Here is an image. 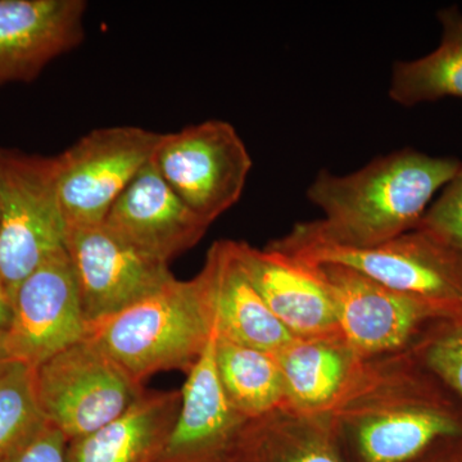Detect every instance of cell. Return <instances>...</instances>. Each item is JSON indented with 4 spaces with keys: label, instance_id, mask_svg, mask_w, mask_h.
<instances>
[{
    "label": "cell",
    "instance_id": "obj_1",
    "mask_svg": "<svg viewBox=\"0 0 462 462\" xmlns=\"http://www.w3.org/2000/svg\"><path fill=\"white\" fill-rule=\"evenodd\" d=\"M329 413L346 462H413L462 438V401L410 349L361 361Z\"/></svg>",
    "mask_w": 462,
    "mask_h": 462
},
{
    "label": "cell",
    "instance_id": "obj_2",
    "mask_svg": "<svg viewBox=\"0 0 462 462\" xmlns=\"http://www.w3.org/2000/svg\"><path fill=\"white\" fill-rule=\"evenodd\" d=\"M461 161L406 148L338 176L321 170L307 199L322 218L294 225L289 236L349 248H370L419 226L438 190L455 178Z\"/></svg>",
    "mask_w": 462,
    "mask_h": 462
},
{
    "label": "cell",
    "instance_id": "obj_3",
    "mask_svg": "<svg viewBox=\"0 0 462 462\" xmlns=\"http://www.w3.org/2000/svg\"><path fill=\"white\" fill-rule=\"evenodd\" d=\"M205 282L173 279L156 293L117 314L88 325L89 340L144 385L154 374H188L214 337Z\"/></svg>",
    "mask_w": 462,
    "mask_h": 462
},
{
    "label": "cell",
    "instance_id": "obj_4",
    "mask_svg": "<svg viewBox=\"0 0 462 462\" xmlns=\"http://www.w3.org/2000/svg\"><path fill=\"white\" fill-rule=\"evenodd\" d=\"M267 248L310 264H342L462 320V249L415 229L370 248H349L287 236Z\"/></svg>",
    "mask_w": 462,
    "mask_h": 462
},
{
    "label": "cell",
    "instance_id": "obj_5",
    "mask_svg": "<svg viewBox=\"0 0 462 462\" xmlns=\"http://www.w3.org/2000/svg\"><path fill=\"white\" fill-rule=\"evenodd\" d=\"M66 231L54 157L0 149V282L9 300L30 273L65 248Z\"/></svg>",
    "mask_w": 462,
    "mask_h": 462
},
{
    "label": "cell",
    "instance_id": "obj_6",
    "mask_svg": "<svg viewBox=\"0 0 462 462\" xmlns=\"http://www.w3.org/2000/svg\"><path fill=\"white\" fill-rule=\"evenodd\" d=\"M35 392L42 418L71 440L123 415L145 389L83 339L36 367Z\"/></svg>",
    "mask_w": 462,
    "mask_h": 462
},
{
    "label": "cell",
    "instance_id": "obj_7",
    "mask_svg": "<svg viewBox=\"0 0 462 462\" xmlns=\"http://www.w3.org/2000/svg\"><path fill=\"white\" fill-rule=\"evenodd\" d=\"M162 135L143 127H105L54 157L67 227L105 223L118 197L153 160Z\"/></svg>",
    "mask_w": 462,
    "mask_h": 462
},
{
    "label": "cell",
    "instance_id": "obj_8",
    "mask_svg": "<svg viewBox=\"0 0 462 462\" xmlns=\"http://www.w3.org/2000/svg\"><path fill=\"white\" fill-rule=\"evenodd\" d=\"M153 162L182 202L209 225L238 202L252 169L245 142L224 120L163 134Z\"/></svg>",
    "mask_w": 462,
    "mask_h": 462
},
{
    "label": "cell",
    "instance_id": "obj_9",
    "mask_svg": "<svg viewBox=\"0 0 462 462\" xmlns=\"http://www.w3.org/2000/svg\"><path fill=\"white\" fill-rule=\"evenodd\" d=\"M329 289L340 334L361 360L406 351L428 328L454 320L422 298L380 284L342 264H312Z\"/></svg>",
    "mask_w": 462,
    "mask_h": 462
},
{
    "label": "cell",
    "instance_id": "obj_10",
    "mask_svg": "<svg viewBox=\"0 0 462 462\" xmlns=\"http://www.w3.org/2000/svg\"><path fill=\"white\" fill-rule=\"evenodd\" d=\"M65 249L88 325L123 311L175 279L169 263L143 254L105 223L67 227Z\"/></svg>",
    "mask_w": 462,
    "mask_h": 462
},
{
    "label": "cell",
    "instance_id": "obj_11",
    "mask_svg": "<svg viewBox=\"0 0 462 462\" xmlns=\"http://www.w3.org/2000/svg\"><path fill=\"white\" fill-rule=\"evenodd\" d=\"M5 331L11 361L36 369L87 336L74 269L60 249L18 285Z\"/></svg>",
    "mask_w": 462,
    "mask_h": 462
},
{
    "label": "cell",
    "instance_id": "obj_12",
    "mask_svg": "<svg viewBox=\"0 0 462 462\" xmlns=\"http://www.w3.org/2000/svg\"><path fill=\"white\" fill-rule=\"evenodd\" d=\"M234 251L249 282L294 338L342 337L333 298L315 266L245 242H234Z\"/></svg>",
    "mask_w": 462,
    "mask_h": 462
},
{
    "label": "cell",
    "instance_id": "obj_13",
    "mask_svg": "<svg viewBox=\"0 0 462 462\" xmlns=\"http://www.w3.org/2000/svg\"><path fill=\"white\" fill-rule=\"evenodd\" d=\"M105 224L143 254L165 263L199 245L209 226L167 184L153 160L118 197Z\"/></svg>",
    "mask_w": 462,
    "mask_h": 462
},
{
    "label": "cell",
    "instance_id": "obj_14",
    "mask_svg": "<svg viewBox=\"0 0 462 462\" xmlns=\"http://www.w3.org/2000/svg\"><path fill=\"white\" fill-rule=\"evenodd\" d=\"M83 0H0V85L32 81L84 38Z\"/></svg>",
    "mask_w": 462,
    "mask_h": 462
},
{
    "label": "cell",
    "instance_id": "obj_15",
    "mask_svg": "<svg viewBox=\"0 0 462 462\" xmlns=\"http://www.w3.org/2000/svg\"><path fill=\"white\" fill-rule=\"evenodd\" d=\"M215 333L188 374L180 412L153 462H233L245 419L227 403L214 360Z\"/></svg>",
    "mask_w": 462,
    "mask_h": 462
},
{
    "label": "cell",
    "instance_id": "obj_16",
    "mask_svg": "<svg viewBox=\"0 0 462 462\" xmlns=\"http://www.w3.org/2000/svg\"><path fill=\"white\" fill-rule=\"evenodd\" d=\"M199 275L205 282L218 338L273 355L294 339L243 272L234 240H218L211 245Z\"/></svg>",
    "mask_w": 462,
    "mask_h": 462
},
{
    "label": "cell",
    "instance_id": "obj_17",
    "mask_svg": "<svg viewBox=\"0 0 462 462\" xmlns=\"http://www.w3.org/2000/svg\"><path fill=\"white\" fill-rule=\"evenodd\" d=\"M182 402L181 391H145L123 415L69 440L66 462H153Z\"/></svg>",
    "mask_w": 462,
    "mask_h": 462
},
{
    "label": "cell",
    "instance_id": "obj_18",
    "mask_svg": "<svg viewBox=\"0 0 462 462\" xmlns=\"http://www.w3.org/2000/svg\"><path fill=\"white\" fill-rule=\"evenodd\" d=\"M233 462H346L329 412L285 406L247 420Z\"/></svg>",
    "mask_w": 462,
    "mask_h": 462
},
{
    "label": "cell",
    "instance_id": "obj_19",
    "mask_svg": "<svg viewBox=\"0 0 462 462\" xmlns=\"http://www.w3.org/2000/svg\"><path fill=\"white\" fill-rule=\"evenodd\" d=\"M281 366L288 406L307 413L329 412L361 358L339 338H294L273 355Z\"/></svg>",
    "mask_w": 462,
    "mask_h": 462
},
{
    "label": "cell",
    "instance_id": "obj_20",
    "mask_svg": "<svg viewBox=\"0 0 462 462\" xmlns=\"http://www.w3.org/2000/svg\"><path fill=\"white\" fill-rule=\"evenodd\" d=\"M214 360L227 403L245 420L288 406L284 376L273 354L218 338L215 331Z\"/></svg>",
    "mask_w": 462,
    "mask_h": 462
},
{
    "label": "cell",
    "instance_id": "obj_21",
    "mask_svg": "<svg viewBox=\"0 0 462 462\" xmlns=\"http://www.w3.org/2000/svg\"><path fill=\"white\" fill-rule=\"evenodd\" d=\"M442 39L436 51L413 60L397 62L389 97L403 107L445 98L462 99V14L456 5L440 9Z\"/></svg>",
    "mask_w": 462,
    "mask_h": 462
},
{
    "label": "cell",
    "instance_id": "obj_22",
    "mask_svg": "<svg viewBox=\"0 0 462 462\" xmlns=\"http://www.w3.org/2000/svg\"><path fill=\"white\" fill-rule=\"evenodd\" d=\"M35 392V369L11 361L0 369V460L44 424Z\"/></svg>",
    "mask_w": 462,
    "mask_h": 462
},
{
    "label": "cell",
    "instance_id": "obj_23",
    "mask_svg": "<svg viewBox=\"0 0 462 462\" xmlns=\"http://www.w3.org/2000/svg\"><path fill=\"white\" fill-rule=\"evenodd\" d=\"M409 349L462 401V320L436 322Z\"/></svg>",
    "mask_w": 462,
    "mask_h": 462
},
{
    "label": "cell",
    "instance_id": "obj_24",
    "mask_svg": "<svg viewBox=\"0 0 462 462\" xmlns=\"http://www.w3.org/2000/svg\"><path fill=\"white\" fill-rule=\"evenodd\" d=\"M416 229L428 231L462 249V163L439 199L430 205Z\"/></svg>",
    "mask_w": 462,
    "mask_h": 462
},
{
    "label": "cell",
    "instance_id": "obj_25",
    "mask_svg": "<svg viewBox=\"0 0 462 462\" xmlns=\"http://www.w3.org/2000/svg\"><path fill=\"white\" fill-rule=\"evenodd\" d=\"M67 442L57 428L45 421L0 462H66Z\"/></svg>",
    "mask_w": 462,
    "mask_h": 462
},
{
    "label": "cell",
    "instance_id": "obj_26",
    "mask_svg": "<svg viewBox=\"0 0 462 462\" xmlns=\"http://www.w3.org/2000/svg\"><path fill=\"white\" fill-rule=\"evenodd\" d=\"M413 462H462V438L443 443Z\"/></svg>",
    "mask_w": 462,
    "mask_h": 462
},
{
    "label": "cell",
    "instance_id": "obj_27",
    "mask_svg": "<svg viewBox=\"0 0 462 462\" xmlns=\"http://www.w3.org/2000/svg\"><path fill=\"white\" fill-rule=\"evenodd\" d=\"M12 318V303L7 291L0 282V333L7 330Z\"/></svg>",
    "mask_w": 462,
    "mask_h": 462
},
{
    "label": "cell",
    "instance_id": "obj_28",
    "mask_svg": "<svg viewBox=\"0 0 462 462\" xmlns=\"http://www.w3.org/2000/svg\"><path fill=\"white\" fill-rule=\"evenodd\" d=\"M8 363H11V358H9L7 349H5V333H0V369Z\"/></svg>",
    "mask_w": 462,
    "mask_h": 462
}]
</instances>
